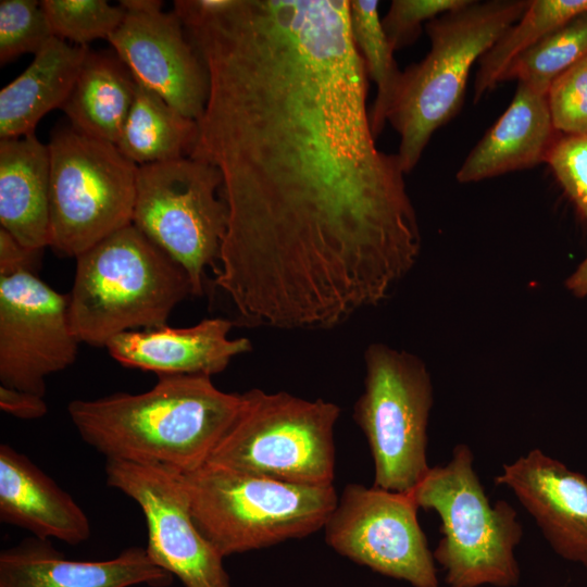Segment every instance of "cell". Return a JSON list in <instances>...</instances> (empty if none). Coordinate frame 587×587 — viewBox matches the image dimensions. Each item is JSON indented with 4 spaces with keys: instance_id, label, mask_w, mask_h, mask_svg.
I'll list each match as a JSON object with an SVG mask.
<instances>
[{
    "instance_id": "d6a6232c",
    "label": "cell",
    "mask_w": 587,
    "mask_h": 587,
    "mask_svg": "<svg viewBox=\"0 0 587 587\" xmlns=\"http://www.w3.org/2000/svg\"><path fill=\"white\" fill-rule=\"evenodd\" d=\"M0 409L15 417L35 420L48 412L43 397L0 386Z\"/></svg>"
},
{
    "instance_id": "ac0fdd59",
    "label": "cell",
    "mask_w": 587,
    "mask_h": 587,
    "mask_svg": "<svg viewBox=\"0 0 587 587\" xmlns=\"http://www.w3.org/2000/svg\"><path fill=\"white\" fill-rule=\"evenodd\" d=\"M0 521L40 539L78 545L90 523L76 501L26 455L0 445Z\"/></svg>"
},
{
    "instance_id": "d4e9b609",
    "label": "cell",
    "mask_w": 587,
    "mask_h": 587,
    "mask_svg": "<svg viewBox=\"0 0 587 587\" xmlns=\"http://www.w3.org/2000/svg\"><path fill=\"white\" fill-rule=\"evenodd\" d=\"M376 0H349V23L354 46L363 61L367 78L376 86L370 110L375 138L383 132L399 86V70L394 48L383 28Z\"/></svg>"
},
{
    "instance_id": "8992f818",
    "label": "cell",
    "mask_w": 587,
    "mask_h": 587,
    "mask_svg": "<svg viewBox=\"0 0 587 587\" xmlns=\"http://www.w3.org/2000/svg\"><path fill=\"white\" fill-rule=\"evenodd\" d=\"M473 460L469 446L457 445L451 460L430 467L409 494L440 517L442 536L433 557L449 587H512L520 579L514 550L522 525L507 501L490 503Z\"/></svg>"
},
{
    "instance_id": "1f68e13d",
    "label": "cell",
    "mask_w": 587,
    "mask_h": 587,
    "mask_svg": "<svg viewBox=\"0 0 587 587\" xmlns=\"http://www.w3.org/2000/svg\"><path fill=\"white\" fill-rule=\"evenodd\" d=\"M41 252L24 247L9 232L0 228V276L34 272Z\"/></svg>"
},
{
    "instance_id": "7402d4cb",
    "label": "cell",
    "mask_w": 587,
    "mask_h": 587,
    "mask_svg": "<svg viewBox=\"0 0 587 587\" xmlns=\"http://www.w3.org/2000/svg\"><path fill=\"white\" fill-rule=\"evenodd\" d=\"M135 89L136 80L115 52L88 49L61 109L75 130L116 145Z\"/></svg>"
},
{
    "instance_id": "277c9868",
    "label": "cell",
    "mask_w": 587,
    "mask_h": 587,
    "mask_svg": "<svg viewBox=\"0 0 587 587\" xmlns=\"http://www.w3.org/2000/svg\"><path fill=\"white\" fill-rule=\"evenodd\" d=\"M528 2L470 0L425 24L430 50L402 71L387 117L400 137L397 155L405 174L433 134L460 111L473 64L519 21Z\"/></svg>"
},
{
    "instance_id": "f546056e",
    "label": "cell",
    "mask_w": 587,
    "mask_h": 587,
    "mask_svg": "<svg viewBox=\"0 0 587 587\" xmlns=\"http://www.w3.org/2000/svg\"><path fill=\"white\" fill-rule=\"evenodd\" d=\"M470 0H394L382 18L383 28L395 51L413 43L423 23L467 4Z\"/></svg>"
},
{
    "instance_id": "2e32d148",
    "label": "cell",
    "mask_w": 587,
    "mask_h": 587,
    "mask_svg": "<svg viewBox=\"0 0 587 587\" xmlns=\"http://www.w3.org/2000/svg\"><path fill=\"white\" fill-rule=\"evenodd\" d=\"M172 580L141 547L110 560L76 561L34 536L0 553V587H166Z\"/></svg>"
},
{
    "instance_id": "4dcf8cb0",
    "label": "cell",
    "mask_w": 587,
    "mask_h": 587,
    "mask_svg": "<svg viewBox=\"0 0 587 587\" xmlns=\"http://www.w3.org/2000/svg\"><path fill=\"white\" fill-rule=\"evenodd\" d=\"M546 162L578 213L587 220V135L558 137Z\"/></svg>"
},
{
    "instance_id": "f1b7e54d",
    "label": "cell",
    "mask_w": 587,
    "mask_h": 587,
    "mask_svg": "<svg viewBox=\"0 0 587 587\" xmlns=\"http://www.w3.org/2000/svg\"><path fill=\"white\" fill-rule=\"evenodd\" d=\"M547 101L558 133L587 135V55L551 83Z\"/></svg>"
},
{
    "instance_id": "d6986e66",
    "label": "cell",
    "mask_w": 587,
    "mask_h": 587,
    "mask_svg": "<svg viewBox=\"0 0 587 587\" xmlns=\"http://www.w3.org/2000/svg\"><path fill=\"white\" fill-rule=\"evenodd\" d=\"M557 133L547 92L519 83L510 105L470 152L457 179L479 182L546 162Z\"/></svg>"
},
{
    "instance_id": "ba28073f",
    "label": "cell",
    "mask_w": 587,
    "mask_h": 587,
    "mask_svg": "<svg viewBox=\"0 0 587 587\" xmlns=\"http://www.w3.org/2000/svg\"><path fill=\"white\" fill-rule=\"evenodd\" d=\"M50 153V243L76 258L133 223L138 165L115 143L71 125L57 127Z\"/></svg>"
},
{
    "instance_id": "4fadbf2b",
    "label": "cell",
    "mask_w": 587,
    "mask_h": 587,
    "mask_svg": "<svg viewBox=\"0 0 587 587\" xmlns=\"http://www.w3.org/2000/svg\"><path fill=\"white\" fill-rule=\"evenodd\" d=\"M107 483L141 509L146 551L184 587H230L224 557L198 528L179 473L154 465L107 460Z\"/></svg>"
},
{
    "instance_id": "83f0119b",
    "label": "cell",
    "mask_w": 587,
    "mask_h": 587,
    "mask_svg": "<svg viewBox=\"0 0 587 587\" xmlns=\"http://www.w3.org/2000/svg\"><path fill=\"white\" fill-rule=\"evenodd\" d=\"M40 1H0V64L25 53H38L53 38Z\"/></svg>"
},
{
    "instance_id": "30bf717a",
    "label": "cell",
    "mask_w": 587,
    "mask_h": 587,
    "mask_svg": "<svg viewBox=\"0 0 587 587\" xmlns=\"http://www.w3.org/2000/svg\"><path fill=\"white\" fill-rule=\"evenodd\" d=\"M221 186L220 172L191 157L138 166L133 224L184 268L192 296L218 265L228 222Z\"/></svg>"
},
{
    "instance_id": "8fae6325",
    "label": "cell",
    "mask_w": 587,
    "mask_h": 587,
    "mask_svg": "<svg viewBox=\"0 0 587 587\" xmlns=\"http://www.w3.org/2000/svg\"><path fill=\"white\" fill-rule=\"evenodd\" d=\"M412 496L348 484L324 525L329 547L414 587H438L437 571Z\"/></svg>"
},
{
    "instance_id": "9a60e30c",
    "label": "cell",
    "mask_w": 587,
    "mask_h": 587,
    "mask_svg": "<svg viewBox=\"0 0 587 587\" xmlns=\"http://www.w3.org/2000/svg\"><path fill=\"white\" fill-rule=\"evenodd\" d=\"M509 487L561 558L587 567V477L530 450L495 477Z\"/></svg>"
},
{
    "instance_id": "484cf974",
    "label": "cell",
    "mask_w": 587,
    "mask_h": 587,
    "mask_svg": "<svg viewBox=\"0 0 587 587\" xmlns=\"http://www.w3.org/2000/svg\"><path fill=\"white\" fill-rule=\"evenodd\" d=\"M587 55V12L572 18L515 58L501 82L517 79L548 92L551 83Z\"/></svg>"
},
{
    "instance_id": "cb8c5ba5",
    "label": "cell",
    "mask_w": 587,
    "mask_h": 587,
    "mask_svg": "<svg viewBox=\"0 0 587 587\" xmlns=\"http://www.w3.org/2000/svg\"><path fill=\"white\" fill-rule=\"evenodd\" d=\"M587 12V0H530L523 15L480 57L474 101L490 91L510 63L547 35Z\"/></svg>"
},
{
    "instance_id": "6da1fadb",
    "label": "cell",
    "mask_w": 587,
    "mask_h": 587,
    "mask_svg": "<svg viewBox=\"0 0 587 587\" xmlns=\"http://www.w3.org/2000/svg\"><path fill=\"white\" fill-rule=\"evenodd\" d=\"M185 30L209 75L190 157L228 209L215 286L283 329L383 302L422 238L399 158L375 143L349 0H224Z\"/></svg>"
},
{
    "instance_id": "e0dca14e",
    "label": "cell",
    "mask_w": 587,
    "mask_h": 587,
    "mask_svg": "<svg viewBox=\"0 0 587 587\" xmlns=\"http://www.w3.org/2000/svg\"><path fill=\"white\" fill-rule=\"evenodd\" d=\"M234 323L224 317L204 319L198 324L132 330L112 338L105 346L121 365L163 375L222 373L230 361L251 351L248 338L228 337Z\"/></svg>"
},
{
    "instance_id": "603a6c76",
    "label": "cell",
    "mask_w": 587,
    "mask_h": 587,
    "mask_svg": "<svg viewBox=\"0 0 587 587\" xmlns=\"http://www.w3.org/2000/svg\"><path fill=\"white\" fill-rule=\"evenodd\" d=\"M198 134L197 121L136 83L134 101L116 146L139 166L190 157Z\"/></svg>"
},
{
    "instance_id": "9c48e42d",
    "label": "cell",
    "mask_w": 587,
    "mask_h": 587,
    "mask_svg": "<svg viewBox=\"0 0 587 587\" xmlns=\"http://www.w3.org/2000/svg\"><path fill=\"white\" fill-rule=\"evenodd\" d=\"M364 390L353 419L364 433L375 467L374 486L411 492L430 469L427 425L433 384L417 355L374 342L364 352Z\"/></svg>"
},
{
    "instance_id": "7a4b0ae2",
    "label": "cell",
    "mask_w": 587,
    "mask_h": 587,
    "mask_svg": "<svg viewBox=\"0 0 587 587\" xmlns=\"http://www.w3.org/2000/svg\"><path fill=\"white\" fill-rule=\"evenodd\" d=\"M241 399L208 375H163L142 394L73 400L67 413L82 439L107 460L185 474L205 464Z\"/></svg>"
},
{
    "instance_id": "7c38bea8",
    "label": "cell",
    "mask_w": 587,
    "mask_h": 587,
    "mask_svg": "<svg viewBox=\"0 0 587 587\" xmlns=\"http://www.w3.org/2000/svg\"><path fill=\"white\" fill-rule=\"evenodd\" d=\"M78 344L68 294L34 272L0 276L1 386L43 397L46 378L75 363Z\"/></svg>"
},
{
    "instance_id": "52a82bcc",
    "label": "cell",
    "mask_w": 587,
    "mask_h": 587,
    "mask_svg": "<svg viewBox=\"0 0 587 587\" xmlns=\"http://www.w3.org/2000/svg\"><path fill=\"white\" fill-rule=\"evenodd\" d=\"M241 397L237 416L205 463L291 484L333 485L336 403L258 388Z\"/></svg>"
},
{
    "instance_id": "4316f807",
    "label": "cell",
    "mask_w": 587,
    "mask_h": 587,
    "mask_svg": "<svg viewBox=\"0 0 587 587\" xmlns=\"http://www.w3.org/2000/svg\"><path fill=\"white\" fill-rule=\"evenodd\" d=\"M54 37L77 46L109 36L121 25L126 11L105 0H42Z\"/></svg>"
},
{
    "instance_id": "5bb4252c",
    "label": "cell",
    "mask_w": 587,
    "mask_h": 587,
    "mask_svg": "<svg viewBox=\"0 0 587 587\" xmlns=\"http://www.w3.org/2000/svg\"><path fill=\"white\" fill-rule=\"evenodd\" d=\"M126 11L109 36L114 52L140 86L188 118L199 121L209 96V75L172 12L159 0H121Z\"/></svg>"
},
{
    "instance_id": "836d02e7",
    "label": "cell",
    "mask_w": 587,
    "mask_h": 587,
    "mask_svg": "<svg viewBox=\"0 0 587 587\" xmlns=\"http://www.w3.org/2000/svg\"><path fill=\"white\" fill-rule=\"evenodd\" d=\"M565 288L573 296L587 299V258L566 278Z\"/></svg>"
},
{
    "instance_id": "ffe728a7",
    "label": "cell",
    "mask_w": 587,
    "mask_h": 587,
    "mask_svg": "<svg viewBox=\"0 0 587 587\" xmlns=\"http://www.w3.org/2000/svg\"><path fill=\"white\" fill-rule=\"evenodd\" d=\"M50 153L35 133L0 142V225L24 247L50 243Z\"/></svg>"
},
{
    "instance_id": "44dd1931",
    "label": "cell",
    "mask_w": 587,
    "mask_h": 587,
    "mask_svg": "<svg viewBox=\"0 0 587 587\" xmlns=\"http://www.w3.org/2000/svg\"><path fill=\"white\" fill-rule=\"evenodd\" d=\"M88 46L51 38L29 66L0 90V138L33 134L37 123L67 100Z\"/></svg>"
},
{
    "instance_id": "3957f363",
    "label": "cell",
    "mask_w": 587,
    "mask_h": 587,
    "mask_svg": "<svg viewBox=\"0 0 587 587\" xmlns=\"http://www.w3.org/2000/svg\"><path fill=\"white\" fill-rule=\"evenodd\" d=\"M75 259L70 321L78 341L89 346L166 326L173 309L191 295L184 268L133 223Z\"/></svg>"
},
{
    "instance_id": "5b68a950",
    "label": "cell",
    "mask_w": 587,
    "mask_h": 587,
    "mask_svg": "<svg viewBox=\"0 0 587 587\" xmlns=\"http://www.w3.org/2000/svg\"><path fill=\"white\" fill-rule=\"evenodd\" d=\"M192 517L225 558L322 529L337 504L334 485L310 486L211 464L180 474Z\"/></svg>"
}]
</instances>
